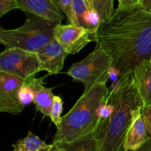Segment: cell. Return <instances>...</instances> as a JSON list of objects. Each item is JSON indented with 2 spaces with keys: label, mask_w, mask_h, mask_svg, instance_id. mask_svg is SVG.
Listing matches in <instances>:
<instances>
[{
  "label": "cell",
  "mask_w": 151,
  "mask_h": 151,
  "mask_svg": "<svg viewBox=\"0 0 151 151\" xmlns=\"http://www.w3.org/2000/svg\"><path fill=\"white\" fill-rule=\"evenodd\" d=\"M95 42L112 60L111 69L119 78L133 72L151 57V15L139 7L116 8L109 22L100 24Z\"/></svg>",
  "instance_id": "1"
},
{
  "label": "cell",
  "mask_w": 151,
  "mask_h": 151,
  "mask_svg": "<svg viewBox=\"0 0 151 151\" xmlns=\"http://www.w3.org/2000/svg\"><path fill=\"white\" fill-rule=\"evenodd\" d=\"M106 100L112 106L109 116L101 119L93 133L99 151H119L123 148L127 132L132 122V111L143 102L133 72L114 81Z\"/></svg>",
  "instance_id": "2"
},
{
  "label": "cell",
  "mask_w": 151,
  "mask_h": 151,
  "mask_svg": "<svg viewBox=\"0 0 151 151\" xmlns=\"http://www.w3.org/2000/svg\"><path fill=\"white\" fill-rule=\"evenodd\" d=\"M109 92L106 83L97 84L83 92L72 109L62 116L53 142H71L94 133L101 120V109Z\"/></svg>",
  "instance_id": "3"
},
{
  "label": "cell",
  "mask_w": 151,
  "mask_h": 151,
  "mask_svg": "<svg viewBox=\"0 0 151 151\" xmlns=\"http://www.w3.org/2000/svg\"><path fill=\"white\" fill-rule=\"evenodd\" d=\"M27 19L22 26L16 29L0 31V43L5 48H20L37 52L47 43L55 39L54 31L58 22L26 13Z\"/></svg>",
  "instance_id": "4"
},
{
  "label": "cell",
  "mask_w": 151,
  "mask_h": 151,
  "mask_svg": "<svg viewBox=\"0 0 151 151\" xmlns=\"http://www.w3.org/2000/svg\"><path fill=\"white\" fill-rule=\"evenodd\" d=\"M111 66V57L97 43L94 50L83 60L74 63L66 73L75 81L82 83L86 92L94 86L107 83Z\"/></svg>",
  "instance_id": "5"
},
{
  "label": "cell",
  "mask_w": 151,
  "mask_h": 151,
  "mask_svg": "<svg viewBox=\"0 0 151 151\" xmlns=\"http://www.w3.org/2000/svg\"><path fill=\"white\" fill-rule=\"evenodd\" d=\"M0 72L26 81L41 72L36 52L20 48H6L0 54Z\"/></svg>",
  "instance_id": "6"
},
{
  "label": "cell",
  "mask_w": 151,
  "mask_h": 151,
  "mask_svg": "<svg viewBox=\"0 0 151 151\" xmlns=\"http://www.w3.org/2000/svg\"><path fill=\"white\" fill-rule=\"evenodd\" d=\"M54 36L68 54L74 55L89 42L95 41L96 32L72 24H58L55 28Z\"/></svg>",
  "instance_id": "7"
},
{
  "label": "cell",
  "mask_w": 151,
  "mask_h": 151,
  "mask_svg": "<svg viewBox=\"0 0 151 151\" xmlns=\"http://www.w3.org/2000/svg\"><path fill=\"white\" fill-rule=\"evenodd\" d=\"M24 83L21 78L0 72V111L17 115L24 110L19 97Z\"/></svg>",
  "instance_id": "8"
},
{
  "label": "cell",
  "mask_w": 151,
  "mask_h": 151,
  "mask_svg": "<svg viewBox=\"0 0 151 151\" xmlns=\"http://www.w3.org/2000/svg\"><path fill=\"white\" fill-rule=\"evenodd\" d=\"M36 54L40 62L41 71H46L49 75L59 73L69 55L55 38L40 49Z\"/></svg>",
  "instance_id": "9"
},
{
  "label": "cell",
  "mask_w": 151,
  "mask_h": 151,
  "mask_svg": "<svg viewBox=\"0 0 151 151\" xmlns=\"http://www.w3.org/2000/svg\"><path fill=\"white\" fill-rule=\"evenodd\" d=\"M142 108L143 106H139L132 111V122L123 145L126 150H137L151 138L142 116Z\"/></svg>",
  "instance_id": "10"
},
{
  "label": "cell",
  "mask_w": 151,
  "mask_h": 151,
  "mask_svg": "<svg viewBox=\"0 0 151 151\" xmlns=\"http://www.w3.org/2000/svg\"><path fill=\"white\" fill-rule=\"evenodd\" d=\"M19 10L49 20L61 23L64 19L62 11L54 0H16Z\"/></svg>",
  "instance_id": "11"
},
{
  "label": "cell",
  "mask_w": 151,
  "mask_h": 151,
  "mask_svg": "<svg viewBox=\"0 0 151 151\" xmlns=\"http://www.w3.org/2000/svg\"><path fill=\"white\" fill-rule=\"evenodd\" d=\"M24 83L32 90L34 94L33 103L37 110L44 116H50V110L55 95L52 93L53 88L44 86V78H37L32 76L24 81Z\"/></svg>",
  "instance_id": "12"
},
{
  "label": "cell",
  "mask_w": 151,
  "mask_h": 151,
  "mask_svg": "<svg viewBox=\"0 0 151 151\" xmlns=\"http://www.w3.org/2000/svg\"><path fill=\"white\" fill-rule=\"evenodd\" d=\"M134 81L143 102V106L151 105V61L142 60L133 70Z\"/></svg>",
  "instance_id": "13"
},
{
  "label": "cell",
  "mask_w": 151,
  "mask_h": 151,
  "mask_svg": "<svg viewBox=\"0 0 151 151\" xmlns=\"http://www.w3.org/2000/svg\"><path fill=\"white\" fill-rule=\"evenodd\" d=\"M74 25L97 32L99 19L97 14H92L86 0H72Z\"/></svg>",
  "instance_id": "14"
},
{
  "label": "cell",
  "mask_w": 151,
  "mask_h": 151,
  "mask_svg": "<svg viewBox=\"0 0 151 151\" xmlns=\"http://www.w3.org/2000/svg\"><path fill=\"white\" fill-rule=\"evenodd\" d=\"M62 151H99L98 143L94 134H90L71 142H53Z\"/></svg>",
  "instance_id": "15"
},
{
  "label": "cell",
  "mask_w": 151,
  "mask_h": 151,
  "mask_svg": "<svg viewBox=\"0 0 151 151\" xmlns=\"http://www.w3.org/2000/svg\"><path fill=\"white\" fill-rule=\"evenodd\" d=\"M13 151H49L52 144H47L38 137L29 131L28 134L13 145Z\"/></svg>",
  "instance_id": "16"
},
{
  "label": "cell",
  "mask_w": 151,
  "mask_h": 151,
  "mask_svg": "<svg viewBox=\"0 0 151 151\" xmlns=\"http://www.w3.org/2000/svg\"><path fill=\"white\" fill-rule=\"evenodd\" d=\"M92 4L94 11L98 16L99 23L109 22L114 12V0H92Z\"/></svg>",
  "instance_id": "17"
},
{
  "label": "cell",
  "mask_w": 151,
  "mask_h": 151,
  "mask_svg": "<svg viewBox=\"0 0 151 151\" xmlns=\"http://www.w3.org/2000/svg\"><path fill=\"white\" fill-rule=\"evenodd\" d=\"M63 102L60 96L55 95L53 99L52 104L51 110H50V117L52 122L55 124L56 127L59 125L61 121V113L63 111Z\"/></svg>",
  "instance_id": "18"
},
{
  "label": "cell",
  "mask_w": 151,
  "mask_h": 151,
  "mask_svg": "<svg viewBox=\"0 0 151 151\" xmlns=\"http://www.w3.org/2000/svg\"><path fill=\"white\" fill-rule=\"evenodd\" d=\"M55 4L65 14V16L67 18L69 24H73L74 16L73 8H72V0H54Z\"/></svg>",
  "instance_id": "19"
},
{
  "label": "cell",
  "mask_w": 151,
  "mask_h": 151,
  "mask_svg": "<svg viewBox=\"0 0 151 151\" xmlns=\"http://www.w3.org/2000/svg\"><path fill=\"white\" fill-rule=\"evenodd\" d=\"M19 97H20L21 102L24 106H28L31 103H33L34 94L32 90L28 86L24 83L23 86L21 88L19 91Z\"/></svg>",
  "instance_id": "20"
},
{
  "label": "cell",
  "mask_w": 151,
  "mask_h": 151,
  "mask_svg": "<svg viewBox=\"0 0 151 151\" xmlns=\"http://www.w3.org/2000/svg\"><path fill=\"white\" fill-rule=\"evenodd\" d=\"M13 9H19L16 0H0V17Z\"/></svg>",
  "instance_id": "21"
},
{
  "label": "cell",
  "mask_w": 151,
  "mask_h": 151,
  "mask_svg": "<svg viewBox=\"0 0 151 151\" xmlns=\"http://www.w3.org/2000/svg\"><path fill=\"white\" fill-rule=\"evenodd\" d=\"M142 116L145 122L146 126L148 130L149 134L151 137V105L150 106H143Z\"/></svg>",
  "instance_id": "22"
},
{
  "label": "cell",
  "mask_w": 151,
  "mask_h": 151,
  "mask_svg": "<svg viewBox=\"0 0 151 151\" xmlns=\"http://www.w3.org/2000/svg\"><path fill=\"white\" fill-rule=\"evenodd\" d=\"M141 0H118L119 9H128L138 6Z\"/></svg>",
  "instance_id": "23"
},
{
  "label": "cell",
  "mask_w": 151,
  "mask_h": 151,
  "mask_svg": "<svg viewBox=\"0 0 151 151\" xmlns=\"http://www.w3.org/2000/svg\"><path fill=\"white\" fill-rule=\"evenodd\" d=\"M139 7L145 12L151 15V0H141Z\"/></svg>",
  "instance_id": "24"
},
{
  "label": "cell",
  "mask_w": 151,
  "mask_h": 151,
  "mask_svg": "<svg viewBox=\"0 0 151 151\" xmlns=\"http://www.w3.org/2000/svg\"><path fill=\"white\" fill-rule=\"evenodd\" d=\"M119 151H151V138L148 140V141L146 142L142 147L137 149V150H126L124 148H122Z\"/></svg>",
  "instance_id": "25"
},
{
  "label": "cell",
  "mask_w": 151,
  "mask_h": 151,
  "mask_svg": "<svg viewBox=\"0 0 151 151\" xmlns=\"http://www.w3.org/2000/svg\"><path fill=\"white\" fill-rule=\"evenodd\" d=\"M87 3V5H88V9H89L90 12H91L92 14H96L95 12L94 11V8H93V4H92V0H86Z\"/></svg>",
  "instance_id": "26"
},
{
  "label": "cell",
  "mask_w": 151,
  "mask_h": 151,
  "mask_svg": "<svg viewBox=\"0 0 151 151\" xmlns=\"http://www.w3.org/2000/svg\"><path fill=\"white\" fill-rule=\"evenodd\" d=\"M49 151H62V150L57 145L55 144V143H52V148Z\"/></svg>",
  "instance_id": "27"
},
{
  "label": "cell",
  "mask_w": 151,
  "mask_h": 151,
  "mask_svg": "<svg viewBox=\"0 0 151 151\" xmlns=\"http://www.w3.org/2000/svg\"><path fill=\"white\" fill-rule=\"evenodd\" d=\"M150 61H151V57H150Z\"/></svg>",
  "instance_id": "28"
}]
</instances>
